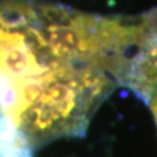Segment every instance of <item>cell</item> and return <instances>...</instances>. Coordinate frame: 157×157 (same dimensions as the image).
<instances>
[{"mask_svg": "<svg viewBox=\"0 0 157 157\" xmlns=\"http://www.w3.org/2000/svg\"><path fill=\"white\" fill-rule=\"evenodd\" d=\"M121 86L149 106L157 126V7L135 23Z\"/></svg>", "mask_w": 157, "mask_h": 157, "instance_id": "cell-1", "label": "cell"}]
</instances>
